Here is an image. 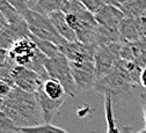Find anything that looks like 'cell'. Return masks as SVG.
Listing matches in <instances>:
<instances>
[{"mask_svg": "<svg viewBox=\"0 0 146 133\" xmlns=\"http://www.w3.org/2000/svg\"><path fill=\"white\" fill-rule=\"evenodd\" d=\"M8 24L7 20H6V17L1 14V12H0V34H1V31L6 28V26Z\"/></svg>", "mask_w": 146, "mask_h": 133, "instance_id": "cell-26", "label": "cell"}, {"mask_svg": "<svg viewBox=\"0 0 146 133\" xmlns=\"http://www.w3.org/2000/svg\"><path fill=\"white\" fill-rule=\"evenodd\" d=\"M138 133H146V128H145V130H143V131H140V132H138Z\"/></svg>", "mask_w": 146, "mask_h": 133, "instance_id": "cell-30", "label": "cell"}, {"mask_svg": "<svg viewBox=\"0 0 146 133\" xmlns=\"http://www.w3.org/2000/svg\"><path fill=\"white\" fill-rule=\"evenodd\" d=\"M12 81L14 87H17L28 93L38 91L43 86V80L37 73L27 67L17 65H15L13 69Z\"/></svg>", "mask_w": 146, "mask_h": 133, "instance_id": "cell-7", "label": "cell"}, {"mask_svg": "<svg viewBox=\"0 0 146 133\" xmlns=\"http://www.w3.org/2000/svg\"><path fill=\"white\" fill-rule=\"evenodd\" d=\"M145 17H146V16H145Z\"/></svg>", "mask_w": 146, "mask_h": 133, "instance_id": "cell-32", "label": "cell"}, {"mask_svg": "<svg viewBox=\"0 0 146 133\" xmlns=\"http://www.w3.org/2000/svg\"><path fill=\"white\" fill-rule=\"evenodd\" d=\"M37 50V46L35 45L30 37H27L13 45V48L8 51V57L17 66L28 67Z\"/></svg>", "mask_w": 146, "mask_h": 133, "instance_id": "cell-10", "label": "cell"}, {"mask_svg": "<svg viewBox=\"0 0 146 133\" xmlns=\"http://www.w3.org/2000/svg\"><path fill=\"white\" fill-rule=\"evenodd\" d=\"M3 105H4V100L0 99V110H3Z\"/></svg>", "mask_w": 146, "mask_h": 133, "instance_id": "cell-29", "label": "cell"}, {"mask_svg": "<svg viewBox=\"0 0 146 133\" xmlns=\"http://www.w3.org/2000/svg\"><path fill=\"white\" fill-rule=\"evenodd\" d=\"M16 132H20V128L12 122V119L3 110H0V133H16Z\"/></svg>", "mask_w": 146, "mask_h": 133, "instance_id": "cell-21", "label": "cell"}, {"mask_svg": "<svg viewBox=\"0 0 146 133\" xmlns=\"http://www.w3.org/2000/svg\"><path fill=\"white\" fill-rule=\"evenodd\" d=\"M67 0H37L30 9L43 15H50L54 12H63Z\"/></svg>", "mask_w": 146, "mask_h": 133, "instance_id": "cell-14", "label": "cell"}, {"mask_svg": "<svg viewBox=\"0 0 146 133\" xmlns=\"http://www.w3.org/2000/svg\"><path fill=\"white\" fill-rule=\"evenodd\" d=\"M70 66L78 90L94 89L98 82V74L94 62H85V63L70 62Z\"/></svg>", "mask_w": 146, "mask_h": 133, "instance_id": "cell-6", "label": "cell"}, {"mask_svg": "<svg viewBox=\"0 0 146 133\" xmlns=\"http://www.w3.org/2000/svg\"><path fill=\"white\" fill-rule=\"evenodd\" d=\"M119 9L125 17H144L146 16V0H130L122 5Z\"/></svg>", "mask_w": 146, "mask_h": 133, "instance_id": "cell-15", "label": "cell"}, {"mask_svg": "<svg viewBox=\"0 0 146 133\" xmlns=\"http://www.w3.org/2000/svg\"><path fill=\"white\" fill-rule=\"evenodd\" d=\"M139 86L146 90V67L141 68L140 74H139Z\"/></svg>", "mask_w": 146, "mask_h": 133, "instance_id": "cell-25", "label": "cell"}, {"mask_svg": "<svg viewBox=\"0 0 146 133\" xmlns=\"http://www.w3.org/2000/svg\"><path fill=\"white\" fill-rule=\"evenodd\" d=\"M29 35L30 31L25 19L22 21L15 23H8L0 34V49L9 51L15 43L23 38H27Z\"/></svg>", "mask_w": 146, "mask_h": 133, "instance_id": "cell-9", "label": "cell"}, {"mask_svg": "<svg viewBox=\"0 0 146 133\" xmlns=\"http://www.w3.org/2000/svg\"><path fill=\"white\" fill-rule=\"evenodd\" d=\"M145 97L143 100V113H144V119H145V124H146V95H143Z\"/></svg>", "mask_w": 146, "mask_h": 133, "instance_id": "cell-27", "label": "cell"}, {"mask_svg": "<svg viewBox=\"0 0 146 133\" xmlns=\"http://www.w3.org/2000/svg\"><path fill=\"white\" fill-rule=\"evenodd\" d=\"M62 53L71 63H85L94 62V54L98 48L84 44L79 41L77 42H66L59 48Z\"/></svg>", "mask_w": 146, "mask_h": 133, "instance_id": "cell-8", "label": "cell"}, {"mask_svg": "<svg viewBox=\"0 0 146 133\" xmlns=\"http://www.w3.org/2000/svg\"><path fill=\"white\" fill-rule=\"evenodd\" d=\"M104 3H106V4H107V3H108V0H104Z\"/></svg>", "mask_w": 146, "mask_h": 133, "instance_id": "cell-31", "label": "cell"}, {"mask_svg": "<svg viewBox=\"0 0 146 133\" xmlns=\"http://www.w3.org/2000/svg\"><path fill=\"white\" fill-rule=\"evenodd\" d=\"M51 22L53 23L54 28L58 31V34L63 37V38L67 42H77V35L76 32L72 30V28L68 26L67 21H66V16L65 13L59 11V12H54L52 14L49 15Z\"/></svg>", "mask_w": 146, "mask_h": 133, "instance_id": "cell-13", "label": "cell"}, {"mask_svg": "<svg viewBox=\"0 0 146 133\" xmlns=\"http://www.w3.org/2000/svg\"><path fill=\"white\" fill-rule=\"evenodd\" d=\"M20 132L21 133H68L58 126H54L52 124H46V123L35 127L20 128Z\"/></svg>", "mask_w": 146, "mask_h": 133, "instance_id": "cell-20", "label": "cell"}, {"mask_svg": "<svg viewBox=\"0 0 146 133\" xmlns=\"http://www.w3.org/2000/svg\"><path fill=\"white\" fill-rule=\"evenodd\" d=\"M7 1L19 12L21 15L29 9L30 7V0H7Z\"/></svg>", "mask_w": 146, "mask_h": 133, "instance_id": "cell-23", "label": "cell"}, {"mask_svg": "<svg viewBox=\"0 0 146 133\" xmlns=\"http://www.w3.org/2000/svg\"><path fill=\"white\" fill-rule=\"evenodd\" d=\"M122 43H113L99 46L94 54V64L96 68L98 80L110 73L114 67L122 60Z\"/></svg>", "mask_w": 146, "mask_h": 133, "instance_id": "cell-5", "label": "cell"}, {"mask_svg": "<svg viewBox=\"0 0 146 133\" xmlns=\"http://www.w3.org/2000/svg\"><path fill=\"white\" fill-rule=\"evenodd\" d=\"M22 16L27 22L29 31L33 36L43 41L51 42L59 48L67 42L58 34L53 23L51 22L49 15H43L35 11L28 9L22 14Z\"/></svg>", "mask_w": 146, "mask_h": 133, "instance_id": "cell-3", "label": "cell"}, {"mask_svg": "<svg viewBox=\"0 0 146 133\" xmlns=\"http://www.w3.org/2000/svg\"><path fill=\"white\" fill-rule=\"evenodd\" d=\"M3 111L19 128L35 127L45 124L36 93H28L14 87L4 99Z\"/></svg>", "mask_w": 146, "mask_h": 133, "instance_id": "cell-1", "label": "cell"}, {"mask_svg": "<svg viewBox=\"0 0 146 133\" xmlns=\"http://www.w3.org/2000/svg\"><path fill=\"white\" fill-rule=\"evenodd\" d=\"M66 21L72 30L76 32L79 42L99 48V28L94 15L88 12L79 1L67 0L63 9Z\"/></svg>", "mask_w": 146, "mask_h": 133, "instance_id": "cell-2", "label": "cell"}, {"mask_svg": "<svg viewBox=\"0 0 146 133\" xmlns=\"http://www.w3.org/2000/svg\"><path fill=\"white\" fill-rule=\"evenodd\" d=\"M45 69L50 79L59 81L68 96L77 95L78 87L73 79L70 62L64 54H60L56 58H46L45 60Z\"/></svg>", "mask_w": 146, "mask_h": 133, "instance_id": "cell-4", "label": "cell"}, {"mask_svg": "<svg viewBox=\"0 0 146 133\" xmlns=\"http://www.w3.org/2000/svg\"><path fill=\"white\" fill-rule=\"evenodd\" d=\"M36 97H37L42 115L44 118V122L46 124H51V120L53 119V117L57 115V112L59 111L60 107L63 105L65 99H60V100H52L50 97H48L46 95L43 93L42 88L36 91Z\"/></svg>", "mask_w": 146, "mask_h": 133, "instance_id": "cell-12", "label": "cell"}, {"mask_svg": "<svg viewBox=\"0 0 146 133\" xmlns=\"http://www.w3.org/2000/svg\"><path fill=\"white\" fill-rule=\"evenodd\" d=\"M8 60H9L8 51L4 50V49H0V72L5 68V66L7 65Z\"/></svg>", "mask_w": 146, "mask_h": 133, "instance_id": "cell-24", "label": "cell"}, {"mask_svg": "<svg viewBox=\"0 0 146 133\" xmlns=\"http://www.w3.org/2000/svg\"><path fill=\"white\" fill-rule=\"evenodd\" d=\"M94 17L101 27L115 32H119V28L125 19V15L118 7L106 4L98 13L94 14Z\"/></svg>", "mask_w": 146, "mask_h": 133, "instance_id": "cell-11", "label": "cell"}, {"mask_svg": "<svg viewBox=\"0 0 146 133\" xmlns=\"http://www.w3.org/2000/svg\"><path fill=\"white\" fill-rule=\"evenodd\" d=\"M42 90L43 93L46 95L48 97L52 99V100H60V99H65L66 91L63 87V85L53 79H48L43 82L42 86Z\"/></svg>", "mask_w": 146, "mask_h": 133, "instance_id": "cell-16", "label": "cell"}, {"mask_svg": "<svg viewBox=\"0 0 146 133\" xmlns=\"http://www.w3.org/2000/svg\"><path fill=\"white\" fill-rule=\"evenodd\" d=\"M29 37L31 38V41L35 43V45L37 46V49L45 56L48 58H56V57L63 54L59 46H57L56 44H53L51 42H48V41H43V40H40L37 37L33 36L31 34L29 35Z\"/></svg>", "mask_w": 146, "mask_h": 133, "instance_id": "cell-17", "label": "cell"}, {"mask_svg": "<svg viewBox=\"0 0 146 133\" xmlns=\"http://www.w3.org/2000/svg\"><path fill=\"white\" fill-rule=\"evenodd\" d=\"M36 1H37V0H30V7H29V9L35 5V3H36Z\"/></svg>", "mask_w": 146, "mask_h": 133, "instance_id": "cell-28", "label": "cell"}, {"mask_svg": "<svg viewBox=\"0 0 146 133\" xmlns=\"http://www.w3.org/2000/svg\"><path fill=\"white\" fill-rule=\"evenodd\" d=\"M104 108H106V119L108 125L107 133H119L121 128L116 126V122L114 118V110H113V97L110 95H104Z\"/></svg>", "mask_w": 146, "mask_h": 133, "instance_id": "cell-18", "label": "cell"}, {"mask_svg": "<svg viewBox=\"0 0 146 133\" xmlns=\"http://www.w3.org/2000/svg\"><path fill=\"white\" fill-rule=\"evenodd\" d=\"M0 12L6 17L8 23H15L23 20V16L17 12L7 0H0Z\"/></svg>", "mask_w": 146, "mask_h": 133, "instance_id": "cell-19", "label": "cell"}, {"mask_svg": "<svg viewBox=\"0 0 146 133\" xmlns=\"http://www.w3.org/2000/svg\"><path fill=\"white\" fill-rule=\"evenodd\" d=\"M79 3H81L85 6V8L93 15L98 13L106 5L104 0H79Z\"/></svg>", "mask_w": 146, "mask_h": 133, "instance_id": "cell-22", "label": "cell"}]
</instances>
